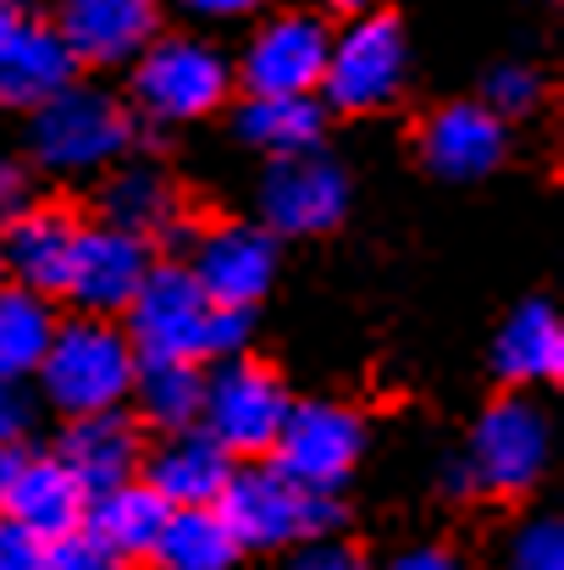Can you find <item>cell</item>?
I'll use <instances>...</instances> for the list:
<instances>
[{"label":"cell","instance_id":"6da1fadb","mask_svg":"<svg viewBox=\"0 0 564 570\" xmlns=\"http://www.w3.org/2000/svg\"><path fill=\"white\" fill-rule=\"evenodd\" d=\"M122 333L139 350V361H194L210 366L221 355H244L249 344V311L216 305L188 266H150L139 294L122 311Z\"/></svg>","mask_w":564,"mask_h":570},{"label":"cell","instance_id":"7a4b0ae2","mask_svg":"<svg viewBox=\"0 0 564 570\" xmlns=\"http://www.w3.org/2000/svg\"><path fill=\"white\" fill-rule=\"evenodd\" d=\"M548 460H554V426H548L543 404L526 393H504L476 415L465 454L443 465V488L459 499H471V493L526 499L548 476Z\"/></svg>","mask_w":564,"mask_h":570},{"label":"cell","instance_id":"3957f363","mask_svg":"<svg viewBox=\"0 0 564 570\" xmlns=\"http://www.w3.org/2000/svg\"><path fill=\"white\" fill-rule=\"evenodd\" d=\"M139 372V350L128 344V333L111 316H72L56 322L50 350L39 361V393L56 415H95V410H122L133 393Z\"/></svg>","mask_w":564,"mask_h":570},{"label":"cell","instance_id":"277c9868","mask_svg":"<svg viewBox=\"0 0 564 570\" xmlns=\"http://www.w3.org/2000/svg\"><path fill=\"white\" fill-rule=\"evenodd\" d=\"M216 515L232 527L244 554L294 549V543H310V538H333L344 527L338 493H310L294 476H283L271 460L232 465L227 488L216 493Z\"/></svg>","mask_w":564,"mask_h":570},{"label":"cell","instance_id":"5b68a950","mask_svg":"<svg viewBox=\"0 0 564 570\" xmlns=\"http://www.w3.org/2000/svg\"><path fill=\"white\" fill-rule=\"evenodd\" d=\"M128 145H133V117L111 89L61 83L50 100L28 111V150L44 173L83 178V173L122 161Z\"/></svg>","mask_w":564,"mask_h":570},{"label":"cell","instance_id":"8992f818","mask_svg":"<svg viewBox=\"0 0 564 570\" xmlns=\"http://www.w3.org/2000/svg\"><path fill=\"white\" fill-rule=\"evenodd\" d=\"M227 83H232V67L216 45H205L194 33H172V39H150L133 56L128 95H133L145 122L184 128V122L210 117L227 100Z\"/></svg>","mask_w":564,"mask_h":570},{"label":"cell","instance_id":"52a82bcc","mask_svg":"<svg viewBox=\"0 0 564 570\" xmlns=\"http://www.w3.org/2000/svg\"><path fill=\"white\" fill-rule=\"evenodd\" d=\"M288 387L271 366L249 361V355H221L205 372L199 393V426L232 454V460H266L283 415H288Z\"/></svg>","mask_w":564,"mask_h":570},{"label":"cell","instance_id":"ba28073f","mask_svg":"<svg viewBox=\"0 0 564 570\" xmlns=\"http://www.w3.org/2000/svg\"><path fill=\"white\" fill-rule=\"evenodd\" d=\"M409 83V39L398 28V17L387 11H355L333 45H327V72H321V95L338 111H382L404 95Z\"/></svg>","mask_w":564,"mask_h":570},{"label":"cell","instance_id":"9c48e42d","mask_svg":"<svg viewBox=\"0 0 564 570\" xmlns=\"http://www.w3.org/2000/svg\"><path fill=\"white\" fill-rule=\"evenodd\" d=\"M283 476H294L310 493H344V482L360 471L366 460V421L338 404V399H310V404H288L283 432L266 454Z\"/></svg>","mask_w":564,"mask_h":570},{"label":"cell","instance_id":"30bf717a","mask_svg":"<svg viewBox=\"0 0 564 570\" xmlns=\"http://www.w3.org/2000/svg\"><path fill=\"white\" fill-rule=\"evenodd\" d=\"M260 210L277 238L333 233L349 210V173L316 145L299 156H277L260 178Z\"/></svg>","mask_w":564,"mask_h":570},{"label":"cell","instance_id":"8fae6325","mask_svg":"<svg viewBox=\"0 0 564 570\" xmlns=\"http://www.w3.org/2000/svg\"><path fill=\"white\" fill-rule=\"evenodd\" d=\"M327 45L333 28L316 11H277L255 28L238 78L249 95H316L327 72Z\"/></svg>","mask_w":564,"mask_h":570},{"label":"cell","instance_id":"7c38bea8","mask_svg":"<svg viewBox=\"0 0 564 570\" xmlns=\"http://www.w3.org/2000/svg\"><path fill=\"white\" fill-rule=\"evenodd\" d=\"M188 272H194V283H199L216 305L249 311V305L266 299L271 283H277V238H271V227H255V222L205 227V233L194 238Z\"/></svg>","mask_w":564,"mask_h":570},{"label":"cell","instance_id":"4fadbf2b","mask_svg":"<svg viewBox=\"0 0 564 570\" xmlns=\"http://www.w3.org/2000/svg\"><path fill=\"white\" fill-rule=\"evenodd\" d=\"M145 272H150V244L122 233V227H111V222H95V227H78L61 294L78 311H89V316H117L139 294Z\"/></svg>","mask_w":564,"mask_h":570},{"label":"cell","instance_id":"5bb4252c","mask_svg":"<svg viewBox=\"0 0 564 570\" xmlns=\"http://www.w3.org/2000/svg\"><path fill=\"white\" fill-rule=\"evenodd\" d=\"M509 150V122L498 111H487L482 100H459L426 117L420 128V161L448 178V184H476L487 178Z\"/></svg>","mask_w":564,"mask_h":570},{"label":"cell","instance_id":"9a60e30c","mask_svg":"<svg viewBox=\"0 0 564 570\" xmlns=\"http://www.w3.org/2000/svg\"><path fill=\"white\" fill-rule=\"evenodd\" d=\"M78 227L83 222H72L61 205H22L11 222H0V272H6V283H22V288L56 299L67 288Z\"/></svg>","mask_w":564,"mask_h":570},{"label":"cell","instance_id":"2e32d148","mask_svg":"<svg viewBox=\"0 0 564 570\" xmlns=\"http://www.w3.org/2000/svg\"><path fill=\"white\" fill-rule=\"evenodd\" d=\"M83 504H89V493L61 465L56 449L50 454L22 449L17 465H11V476H6V488H0V515L17 521V527H28L44 543L61 538V532H72V527H83Z\"/></svg>","mask_w":564,"mask_h":570},{"label":"cell","instance_id":"e0dca14e","mask_svg":"<svg viewBox=\"0 0 564 570\" xmlns=\"http://www.w3.org/2000/svg\"><path fill=\"white\" fill-rule=\"evenodd\" d=\"M56 33L72 61L122 67L156 39V0H61Z\"/></svg>","mask_w":564,"mask_h":570},{"label":"cell","instance_id":"ac0fdd59","mask_svg":"<svg viewBox=\"0 0 564 570\" xmlns=\"http://www.w3.org/2000/svg\"><path fill=\"white\" fill-rule=\"evenodd\" d=\"M232 465H238V460L194 421V426H178V432H161V443L145 449L139 476H145L172 510H184V504H216V493L227 488Z\"/></svg>","mask_w":564,"mask_h":570},{"label":"cell","instance_id":"d6986e66","mask_svg":"<svg viewBox=\"0 0 564 570\" xmlns=\"http://www.w3.org/2000/svg\"><path fill=\"white\" fill-rule=\"evenodd\" d=\"M61 465L83 482V493H106L128 476H139L145 460V426L128 410H95V415H72L61 443H56Z\"/></svg>","mask_w":564,"mask_h":570},{"label":"cell","instance_id":"ffe728a7","mask_svg":"<svg viewBox=\"0 0 564 570\" xmlns=\"http://www.w3.org/2000/svg\"><path fill=\"white\" fill-rule=\"evenodd\" d=\"M72 72H78V61L61 45L56 22H39L22 11L0 33V111H33L61 83H72Z\"/></svg>","mask_w":564,"mask_h":570},{"label":"cell","instance_id":"44dd1931","mask_svg":"<svg viewBox=\"0 0 564 570\" xmlns=\"http://www.w3.org/2000/svg\"><path fill=\"white\" fill-rule=\"evenodd\" d=\"M167 499L145 482V476H128L106 493H89L83 504V532H95L122 566H145L156 538H161V521H167Z\"/></svg>","mask_w":564,"mask_h":570},{"label":"cell","instance_id":"7402d4cb","mask_svg":"<svg viewBox=\"0 0 564 570\" xmlns=\"http://www.w3.org/2000/svg\"><path fill=\"white\" fill-rule=\"evenodd\" d=\"M493 372L509 387H548L564 377V322L548 299H526L493 338Z\"/></svg>","mask_w":564,"mask_h":570},{"label":"cell","instance_id":"603a6c76","mask_svg":"<svg viewBox=\"0 0 564 570\" xmlns=\"http://www.w3.org/2000/svg\"><path fill=\"white\" fill-rule=\"evenodd\" d=\"M100 210L111 227L133 233V238H167V244H194L188 238V222L178 210V189L156 173V167H122L106 194H100Z\"/></svg>","mask_w":564,"mask_h":570},{"label":"cell","instance_id":"cb8c5ba5","mask_svg":"<svg viewBox=\"0 0 564 570\" xmlns=\"http://www.w3.org/2000/svg\"><path fill=\"white\" fill-rule=\"evenodd\" d=\"M238 566H244V543L216 515V504L167 510L161 538H156V549L145 560V570H238Z\"/></svg>","mask_w":564,"mask_h":570},{"label":"cell","instance_id":"d4e9b609","mask_svg":"<svg viewBox=\"0 0 564 570\" xmlns=\"http://www.w3.org/2000/svg\"><path fill=\"white\" fill-rule=\"evenodd\" d=\"M321 134H327V106H316V95H249V106H238V139L266 161L316 150Z\"/></svg>","mask_w":564,"mask_h":570},{"label":"cell","instance_id":"484cf974","mask_svg":"<svg viewBox=\"0 0 564 570\" xmlns=\"http://www.w3.org/2000/svg\"><path fill=\"white\" fill-rule=\"evenodd\" d=\"M199 393H205V366L194 361H139L133 372V421L156 432H178L199 421Z\"/></svg>","mask_w":564,"mask_h":570},{"label":"cell","instance_id":"4316f807","mask_svg":"<svg viewBox=\"0 0 564 570\" xmlns=\"http://www.w3.org/2000/svg\"><path fill=\"white\" fill-rule=\"evenodd\" d=\"M56 333V311L44 294L22 283H0V377H33Z\"/></svg>","mask_w":564,"mask_h":570},{"label":"cell","instance_id":"83f0119b","mask_svg":"<svg viewBox=\"0 0 564 570\" xmlns=\"http://www.w3.org/2000/svg\"><path fill=\"white\" fill-rule=\"evenodd\" d=\"M482 106L498 111L504 122L537 111V106H543V72H537L532 61H498V67L487 72V83H482Z\"/></svg>","mask_w":564,"mask_h":570},{"label":"cell","instance_id":"f1b7e54d","mask_svg":"<svg viewBox=\"0 0 564 570\" xmlns=\"http://www.w3.org/2000/svg\"><path fill=\"white\" fill-rule=\"evenodd\" d=\"M504 566L509 570H564V527L554 515H532L509 532V549H504Z\"/></svg>","mask_w":564,"mask_h":570},{"label":"cell","instance_id":"f546056e","mask_svg":"<svg viewBox=\"0 0 564 570\" xmlns=\"http://www.w3.org/2000/svg\"><path fill=\"white\" fill-rule=\"evenodd\" d=\"M44 570H122V560L95 532L72 527V532H61V538L44 543Z\"/></svg>","mask_w":564,"mask_h":570},{"label":"cell","instance_id":"4dcf8cb0","mask_svg":"<svg viewBox=\"0 0 564 570\" xmlns=\"http://www.w3.org/2000/svg\"><path fill=\"white\" fill-rule=\"evenodd\" d=\"M288 570H376L366 549H355L349 538H310L288 549Z\"/></svg>","mask_w":564,"mask_h":570},{"label":"cell","instance_id":"1f68e13d","mask_svg":"<svg viewBox=\"0 0 564 570\" xmlns=\"http://www.w3.org/2000/svg\"><path fill=\"white\" fill-rule=\"evenodd\" d=\"M376 570H471V566L448 543H409V549H393Z\"/></svg>","mask_w":564,"mask_h":570},{"label":"cell","instance_id":"d6a6232c","mask_svg":"<svg viewBox=\"0 0 564 570\" xmlns=\"http://www.w3.org/2000/svg\"><path fill=\"white\" fill-rule=\"evenodd\" d=\"M0 570H44V538L0 515Z\"/></svg>","mask_w":564,"mask_h":570},{"label":"cell","instance_id":"836d02e7","mask_svg":"<svg viewBox=\"0 0 564 570\" xmlns=\"http://www.w3.org/2000/svg\"><path fill=\"white\" fill-rule=\"evenodd\" d=\"M28 432V393L17 377H0V443H22Z\"/></svg>","mask_w":564,"mask_h":570},{"label":"cell","instance_id":"e575fe53","mask_svg":"<svg viewBox=\"0 0 564 570\" xmlns=\"http://www.w3.org/2000/svg\"><path fill=\"white\" fill-rule=\"evenodd\" d=\"M28 194H33L28 167H22V161H11V156H0V222H11V216L28 205Z\"/></svg>","mask_w":564,"mask_h":570},{"label":"cell","instance_id":"d590c367","mask_svg":"<svg viewBox=\"0 0 564 570\" xmlns=\"http://www.w3.org/2000/svg\"><path fill=\"white\" fill-rule=\"evenodd\" d=\"M194 17H205V22H238V17H249L260 0H184Z\"/></svg>","mask_w":564,"mask_h":570},{"label":"cell","instance_id":"8d00e7d4","mask_svg":"<svg viewBox=\"0 0 564 570\" xmlns=\"http://www.w3.org/2000/svg\"><path fill=\"white\" fill-rule=\"evenodd\" d=\"M17 17H22V6H17V0H0V33H6Z\"/></svg>","mask_w":564,"mask_h":570},{"label":"cell","instance_id":"74e56055","mask_svg":"<svg viewBox=\"0 0 564 570\" xmlns=\"http://www.w3.org/2000/svg\"><path fill=\"white\" fill-rule=\"evenodd\" d=\"M321 6H333V11H366L372 0H321Z\"/></svg>","mask_w":564,"mask_h":570},{"label":"cell","instance_id":"f35d334b","mask_svg":"<svg viewBox=\"0 0 564 570\" xmlns=\"http://www.w3.org/2000/svg\"><path fill=\"white\" fill-rule=\"evenodd\" d=\"M122 570H145V566H122Z\"/></svg>","mask_w":564,"mask_h":570},{"label":"cell","instance_id":"ab89813d","mask_svg":"<svg viewBox=\"0 0 564 570\" xmlns=\"http://www.w3.org/2000/svg\"><path fill=\"white\" fill-rule=\"evenodd\" d=\"M0 277H6V272H0Z\"/></svg>","mask_w":564,"mask_h":570}]
</instances>
